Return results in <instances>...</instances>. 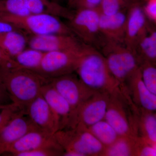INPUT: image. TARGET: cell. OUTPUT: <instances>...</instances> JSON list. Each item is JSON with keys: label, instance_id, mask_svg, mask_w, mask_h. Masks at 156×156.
Masks as SVG:
<instances>
[{"label": "cell", "instance_id": "1", "mask_svg": "<svg viewBox=\"0 0 156 156\" xmlns=\"http://www.w3.org/2000/svg\"><path fill=\"white\" fill-rule=\"evenodd\" d=\"M0 81L9 93L11 101L20 110L41 95L42 87L49 78L38 73L20 68L0 67Z\"/></svg>", "mask_w": 156, "mask_h": 156}, {"label": "cell", "instance_id": "2", "mask_svg": "<svg viewBox=\"0 0 156 156\" xmlns=\"http://www.w3.org/2000/svg\"><path fill=\"white\" fill-rule=\"evenodd\" d=\"M140 108L133 102L123 84L110 94L104 120L120 136L136 137L138 135Z\"/></svg>", "mask_w": 156, "mask_h": 156}, {"label": "cell", "instance_id": "3", "mask_svg": "<svg viewBox=\"0 0 156 156\" xmlns=\"http://www.w3.org/2000/svg\"><path fill=\"white\" fill-rule=\"evenodd\" d=\"M75 73L81 81L95 92L111 93L120 83L109 69L105 58L100 51L89 47Z\"/></svg>", "mask_w": 156, "mask_h": 156}, {"label": "cell", "instance_id": "4", "mask_svg": "<svg viewBox=\"0 0 156 156\" xmlns=\"http://www.w3.org/2000/svg\"><path fill=\"white\" fill-rule=\"evenodd\" d=\"M54 138L64 156H103L105 147L89 131L80 126L58 130Z\"/></svg>", "mask_w": 156, "mask_h": 156}, {"label": "cell", "instance_id": "5", "mask_svg": "<svg viewBox=\"0 0 156 156\" xmlns=\"http://www.w3.org/2000/svg\"><path fill=\"white\" fill-rule=\"evenodd\" d=\"M98 9H80L73 12L67 25L82 43L100 51L106 43L99 27Z\"/></svg>", "mask_w": 156, "mask_h": 156}, {"label": "cell", "instance_id": "6", "mask_svg": "<svg viewBox=\"0 0 156 156\" xmlns=\"http://www.w3.org/2000/svg\"><path fill=\"white\" fill-rule=\"evenodd\" d=\"M0 19L12 23L23 32L31 36L52 34L74 35L67 24L54 14L43 13L24 16H7Z\"/></svg>", "mask_w": 156, "mask_h": 156}, {"label": "cell", "instance_id": "7", "mask_svg": "<svg viewBox=\"0 0 156 156\" xmlns=\"http://www.w3.org/2000/svg\"><path fill=\"white\" fill-rule=\"evenodd\" d=\"M89 47L45 53L37 73L49 79L75 73Z\"/></svg>", "mask_w": 156, "mask_h": 156}, {"label": "cell", "instance_id": "8", "mask_svg": "<svg viewBox=\"0 0 156 156\" xmlns=\"http://www.w3.org/2000/svg\"><path fill=\"white\" fill-rule=\"evenodd\" d=\"M100 52L105 58L112 74L120 84H124L139 68L138 59L124 44L106 42Z\"/></svg>", "mask_w": 156, "mask_h": 156}, {"label": "cell", "instance_id": "9", "mask_svg": "<svg viewBox=\"0 0 156 156\" xmlns=\"http://www.w3.org/2000/svg\"><path fill=\"white\" fill-rule=\"evenodd\" d=\"M69 9L50 0H0V17L49 13L66 18Z\"/></svg>", "mask_w": 156, "mask_h": 156}, {"label": "cell", "instance_id": "10", "mask_svg": "<svg viewBox=\"0 0 156 156\" xmlns=\"http://www.w3.org/2000/svg\"><path fill=\"white\" fill-rule=\"evenodd\" d=\"M49 83L64 98L71 108L73 127L76 115L82 105L95 92L81 81L74 73L49 79Z\"/></svg>", "mask_w": 156, "mask_h": 156}, {"label": "cell", "instance_id": "11", "mask_svg": "<svg viewBox=\"0 0 156 156\" xmlns=\"http://www.w3.org/2000/svg\"><path fill=\"white\" fill-rule=\"evenodd\" d=\"M110 94L97 92L86 100L78 110L73 127L80 126L88 128L104 119Z\"/></svg>", "mask_w": 156, "mask_h": 156}, {"label": "cell", "instance_id": "12", "mask_svg": "<svg viewBox=\"0 0 156 156\" xmlns=\"http://www.w3.org/2000/svg\"><path fill=\"white\" fill-rule=\"evenodd\" d=\"M151 23L146 17L140 0L133 3L127 11L124 44L133 52L140 39L147 33Z\"/></svg>", "mask_w": 156, "mask_h": 156}, {"label": "cell", "instance_id": "13", "mask_svg": "<svg viewBox=\"0 0 156 156\" xmlns=\"http://www.w3.org/2000/svg\"><path fill=\"white\" fill-rule=\"evenodd\" d=\"M41 130L32 122L25 110H20L0 131V154L11 144L30 131Z\"/></svg>", "mask_w": 156, "mask_h": 156}, {"label": "cell", "instance_id": "14", "mask_svg": "<svg viewBox=\"0 0 156 156\" xmlns=\"http://www.w3.org/2000/svg\"><path fill=\"white\" fill-rule=\"evenodd\" d=\"M28 45L29 48L44 53L79 49L86 45L74 35L62 34L31 36L28 39Z\"/></svg>", "mask_w": 156, "mask_h": 156}, {"label": "cell", "instance_id": "15", "mask_svg": "<svg viewBox=\"0 0 156 156\" xmlns=\"http://www.w3.org/2000/svg\"><path fill=\"white\" fill-rule=\"evenodd\" d=\"M26 112L32 122L41 131L54 134L59 130L56 116L41 94L27 105Z\"/></svg>", "mask_w": 156, "mask_h": 156}, {"label": "cell", "instance_id": "16", "mask_svg": "<svg viewBox=\"0 0 156 156\" xmlns=\"http://www.w3.org/2000/svg\"><path fill=\"white\" fill-rule=\"evenodd\" d=\"M134 104L139 108L156 112V95L144 83L140 68L134 72L123 84Z\"/></svg>", "mask_w": 156, "mask_h": 156}, {"label": "cell", "instance_id": "17", "mask_svg": "<svg viewBox=\"0 0 156 156\" xmlns=\"http://www.w3.org/2000/svg\"><path fill=\"white\" fill-rule=\"evenodd\" d=\"M41 94L56 116L59 125L58 130L71 128L72 124L73 112L67 101L49 82L42 87Z\"/></svg>", "mask_w": 156, "mask_h": 156}, {"label": "cell", "instance_id": "18", "mask_svg": "<svg viewBox=\"0 0 156 156\" xmlns=\"http://www.w3.org/2000/svg\"><path fill=\"white\" fill-rule=\"evenodd\" d=\"M127 11H120L111 15L101 13L100 31L106 42L124 44Z\"/></svg>", "mask_w": 156, "mask_h": 156}, {"label": "cell", "instance_id": "19", "mask_svg": "<svg viewBox=\"0 0 156 156\" xmlns=\"http://www.w3.org/2000/svg\"><path fill=\"white\" fill-rule=\"evenodd\" d=\"M57 143L53 134L41 130H35L28 132L11 144L5 153L17 156L18 154Z\"/></svg>", "mask_w": 156, "mask_h": 156}, {"label": "cell", "instance_id": "20", "mask_svg": "<svg viewBox=\"0 0 156 156\" xmlns=\"http://www.w3.org/2000/svg\"><path fill=\"white\" fill-rule=\"evenodd\" d=\"M133 52L140 64L144 62L156 64V25L151 23L147 33L137 43Z\"/></svg>", "mask_w": 156, "mask_h": 156}, {"label": "cell", "instance_id": "21", "mask_svg": "<svg viewBox=\"0 0 156 156\" xmlns=\"http://www.w3.org/2000/svg\"><path fill=\"white\" fill-rule=\"evenodd\" d=\"M23 32L13 31L0 34V48L14 59L28 44V39Z\"/></svg>", "mask_w": 156, "mask_h": 156}, {"label": "cell", "instance_id": "22", "mask_svg": "<svg viewBox=\"0 0 156 156\" xmlns=\"http://www.w3.org/2000/svg\"><path fill=\"white\" fill-rule=\"evenodd\" d=\"M138 135L152 145L156 146V112L140 109Z\"/></svg>", "mask_w": 156, "mask_h": 156}, {"label": "cell", "instance_id": "23", "mask_svg": "<svg viewBox=\"0 0 156 156\" xmlns=\"http://www.w3.org/2000/svg\"><path fill=\"white\" fill-rule=\"evenodd\" d=\"M44 54V52L37 49L25 48L15 56L14 59L18 67L37 72L40 68Z\"/></svg>", "mask_w": 156, "mask_h": 156}, {"label": "cell", "instance_id": "24", "mask_svg": "<svg viewBox=\"0 0 156 156\" xmlns=\"http://www.w3.org/2000/svg\"><path fill=\"white\" fill-rule=\"evenodd\" d=\"M137 137L119 136L115 142L105 147L103 156H135Z\"/></svg>", "mask_w": 156, "mask_h": 156}, {"label": "cell", "instance_id": "25", "mask_svg": "<svg viewBox=\"0 0 156 156\" xmlns=\"http://www.w3.org/2000/svg\"><path fill=\"white\" fill-rule=\"evenodd\" d=\"M88 128L105 147L112 144L120 136L113 127L104 119L98 122Z\"/></svg>", "mask_w": 156, "mask_h": 156}, {"label": "cell", "instance_id": "26", "mask_svg": "<svg viewBox=\"0 0 156 156\" xmlns=\"http://www.w3.org/2000/svg\"><path fill=\"white\" fill-rule=\"evenodd\" d=\"M139 68L144 83L151 92L156 95V64L144 62L140 64Z\"/></svg>", "mask_w": 156, "mask_h": 156}, {"label": "cell", "instance_id": "27", "mask_svg": "<svg viewBox=\"0 0 156 156\" xmlns=\"http://www.w3.org/2000/svg\"><path fill=\"white\" fill-rule=\"evenodd\" d=\"M138 0H102L100 11L105 15H111L120 11H127Z\"/></svg>", "mask_w": 156, "mask_h": 156}, {"label": "cell", "instance_id": "28", "mask_svg": "<svg viewBox=\"0 0 156 156\" xmlns=\"http://www.w3.org/2000/svg\"><path fill=\"white\" fill-rule=\"evenodd\" d=\"M64 151L58 143L18 154L17 156H62Z\"/></svg>", "mask_w": 156, "mask_h": 156}, {"label": "cell", "instance_id": "29", "mask_svg": "<svg viewBox=\"0 0 156 156\" xmlns=\"http://www.w3.org/2000/svg\"><path fill=\"white\" fill-rule=\"evenodd\" d=\"M156 146L152 145L140 136L136 137L135 156H156Z\"/></svg>", "mask_w": 156, "mask_h": 156}, {"label": "cell", "instance_id": "30", "mask_svg": "<svg viewBox=\"0 0 156 156\" xmlns=\"http://www.w3.org/2000/svg\"><path fill=\"white\" fill-rule=\"evenodd\" d=\"M102 0H73L69 5L76 10L80 9H98L100 10Z\"/></svg>", "mask_w": 156, "mask_h": 156}, {"label": "cell", "instance_id": "31", "mask_svg": "<svg viewBox=\"0 0 156 156\" xmlns=\"http://www.w3.org/2000/svg\"><path fill=\"white\" fill-rule=\"evenodd\" d=\"M142 4L144 12L148 20L156 25V0H146Z\"/></svg>", "mask_w": 156, "mask_h": 156}, {"label": "cell", "instance_id": "32", "mask_svg": "<svg viewBox=\"0 0 156 156\" xmlns=\"http://www.w3.org/2000/svg\"><path fill=\"white\" fill-rule=\"evenodd\" d=\"M20 110L17 105L2 110L0 113V131Z\"/></svg>", "mask_w": 156, "mask_h": 156}, {"label": "cell", "instance_id": "33", "mask_svg": "<svg viewBox=\"0 0 156 156\" xmlns=\"http://www.w3.org/2000/svg\"><path fill=\"white\" fill-rule=\"evenodd\" d=\"M0 67L19 68L13 58L8 56L0 48Z\"/></svg>", "mask_w": 156, "mask_h": 156}, {"label": "cell", "instance_id": "34", "mask_svg": "<svg viewBox=\"0 0 156 156\" xmlns=\"http://www.w3.org/2000/svg\"><path fill=\"white\" fill-rule=\"evenodd\" d=\"M15 30L21 31L12 23L0 19V34Z\"/></svg>", "mask_w": 156, "mask_h": 156}, {"label": "cell", "instance_id": "35", "mask_svg": "<svg viewBox=\"0 0 156 156\" xmlns=\"http://www.w3.org/2000/svg\"><path fill=\"white\" fill-rule=\"evenodd\" d=\"M10 101L12 102L10 95L5 86L0 81V102L4 104H9L11 103H9Z\"/></svg>", "mask_w": 156, "mask_h": 156}, {"label": "cell", "instance_id": "36", "mask_svg": "<svg viewBox=\"0 0 156 156\" xmlns=\"http://www.w3.org/2000/svg\"><path fill=\"white\" fill-rule=\"evenodd\" d=\"M17 105L13 102L9 104H4L0 102V110L4 109L10 108L13 107L14 106Z\"/></svg>", "mask_w": 156, "mask_h": 156}, {"label": "cell", "instance_id": "37", "mask_svg": "<svg viewBox=\"0 0 156 156\" xmlns=\"http://www.w3.org/2000/svg\"><path fill=\"white\" fill-rule=\"evenodd\" d=\"M73 1V0H70L69 1V2H68L69 5H70V4H71L72 2Z\"/></svg>", "mask_w": 156, "mask_h": 156}, {"label": "cell", "instance_id": "38", "mask_svg": "<svg viewBox=\"0 0 156 156\" xmlns=\"http://www.w3.org/2000/svg\"><path fill=\"white\" fill-rule=\"evenodd\" d=\"M50 1H53V2H56V0H50Z\"/></svg>", "mask_w": 156, "mask_h": 156}, {"label": "cell", "instance_id": "39", "mask_svg": "<svg viewBox=\"0 0 156 156\" xmlns=\"http://www.w3.org/2000/svg\"><path fill=\"white\" fill-rule=\"evenodd\" d=\"M57 1V0H56V2H57V1ZM67 1H68V2H69V1H70V0H67Z\"/></svg>", "mask_w": 156, "mask_h": 156}]
</instances>
